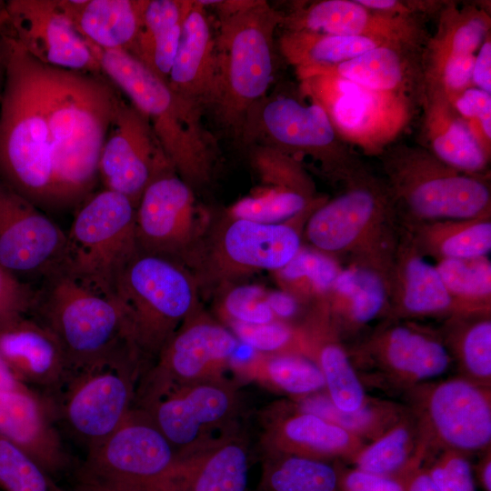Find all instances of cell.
<instances>
[{
    "instance_id": "obj_38",
    "label": "cell",
    "mask_w": 491,
    "mask_h": 491,
    "mask_svg": "<svg viewBox=\"0 0 491 491\" xmlns=\"http://www.w3.org/2000/svg\"><path fill=\"white\" fill-rule=\"evenodd\" d=\"M426 456L416 422L408 409L380 436L366 443L349 463L366 472L402 478L422 466Z\"/></svg>"
},
{
    "instance_id": "obj_29",
    "label": "cell",
    "mask_w": 491,
    "mask_h": 491,
    "mask_svg": "<svg viewBox=\"0 0 491 491\" xmlns=\"http://www.w3.org/2000/svg\"><path fill=\"white\" fill-rule=\"evenodd\" d=\"M425 47L386 43L311 75H332L368 90L406 96L421 105L425 89Z\"/></svg>"
},
{
    "instance_id": "obj_60",
    "label": "cell",
    "mask_w": 491,
    "mask_h": 491,
    "mask_svg": "<svg viewBox=\"0 0 491 491\" xmlns=\"http://www.w3.org/2000/svg\"><path fill=\"white\" fill-rule=\"evenodd\" d=\"M0 389L3 390H28L33 389L22 383L11 371L0 356Z\"/></svg>"
},
{
    "instance_id": "obj_54",
    "label": "cell",
    "mask_w": 491,
    "mask_h": 491,
    "mask_svg": "<svg viewBox=\"0 0 491 491\" xmlns=\"http://www.w3.org/2000/svg\"><path fill=\"white\" fill-rule=\"evenodd\" d=\"M338 491H406L402 479L346 467L335 462Z\"/></svg>"
},
{
    "instance_id": "obj_27",
    "label": "cell",
    "mask_w": 491,
    "mask_h": 491,
    "mask_svg": "<svg viewBox=\"0 0 491 491\" xmlns=\"http://www.w3.org/2000/svg\"><path fill=\"white\" fill-rule=\"evenodd\" d=\"M388 284L389 310L386 318L411 320L460 315L436 266L417 250L402 223Z\"/></svg>"
},
{
    "instance_id": "obj_6",
    "label": "cell",
    "mask_w": 491,
    "mask_h": 491,
    "mask_svg": "<svg viewBox=\"0 0 491 491\" xmlns=\"http://www.w3.org/2000/svg\"><path fill=\"white\" fill-rule=\"evenodd\" d=\"M200 292L191 271L169 258L137 252L124 268L114 297L125 311L129 346L144 372L201 306Z\"/></svg>"
},
{
    "instance_id": "obj_49",
    "label": "cell",
    "mask_w": 491,
    "mask_h": 491,
    "mask_svg": "<svg viewBox=\"0 0 491 491\" xmlns=\"http://www.w3.org/2000/svg\"><path fill=\"white\" fill-rule=\"evenodd\" d=\"M226 326L240 343L251 346L256 353H291L306 356L305 336L299 324L275 320L261 325L230 324Z\"/></svg>"
},
{
    "instance_id": "obj_4",
    "label": "cell",
    "mask_w": 491,
    "mask_h": 491,
    "mask_svg": "<svg viewBox=\"0 0 491 491\" xmlns=\"http://www.w3.org/2000/svg\"><path fill=\"white\" fill-rule=\"evenodd\" d=\"M5 32L8 58L0 108V179L44 212H55L53 150L31 57Z\"/></svg>"
},
{
    "instance_id": "obj_40",
    "label": "cell",
    "mask_w": 491,
    "mask_h": 491,
    "mask_svg": "<svg viewBox=\"0 0 491 491\" xmlns=\"http://www.w3.org/2000/svg\"><path fill=\"white\" fill-rule=\"evenodd\" d=\"M290 400L298 408L328 420L365 443L380 436L408 412L404 403L369 396L356 410L343 411L332 403L325 391Z\"/></svg>"
},
{
    "instance_id": "obj_12",
    "label": "cell",
    "mask_w": 491,
    "mask_h": 491,
    "mask_svg": "<svg viewBox=\"0 0 491 491\" xmlns=\"http://www.w3.org/2000/svg\"><path fill=\"white\" fill-rule=\"evenodd\" d=\"M347 350L364 387L391 396L442 376L453 364L439 330L412 320L385 318Z\"/></svg>"
},
{
    "instance_id": "obj_51",
    "label": "cell",
    "mask_w": 491,
    "mask_h": 491,
    "mask_svg": "<svg viewBox=\"0 0 491 491\" xmlns=\"http://www.w3.org/2000/svg\"><path fill=\"white\" fill-rule=\"evenodd\" d=\"M469 456L443 450L423 464L438 491H476Z\"/></svg>"
},
{
    "instance_id": "obj_11",
    "label": "cell",
    "mask_w": 491,
    "mask_h": 491,
    "mask_svg": "<svg viewBox=\"0 0 491 491\" xmlns=\"http://www.w3.org/2000/svg\"><path fill=\"white\" fill-rule=\"evenodd\" d=\"M291 222L261 224L227 215L209 225L185 266L197 280L200 290L210 287L219 291L256 272L275 273L303 246L300 231Z\"/></svg>"
},
{
    "instance_id": "obj_7",
    "label": "cell",
    "mask_w": 491,
    "mask_h": 491,
    "mask_svg": "<svg viewBox=\"0 0 491 491\" xmlns=\"http://www.w3.org/2000/svg\"><path fill=\"white\" fill-rule=\"evenodd\" d=\"M378 157L402 223L491 217L489 174L461 172L419 145H392Z\"/></svg>"
},
{
    "instance_id": "obj_10",
    "label": "cell",
    "mask_w": 491,
    "mask_h": 491,
    "mask_svg": "<svg viewBox=\"0 0 491 491\" xmlns=\"http://www.w3.org/2000/svg\"><path fill=\"white\" fill-rule=\"evenodd\" d=\"M135 208L119 193L103 188L92 194L75 211L60 270L114 297L120 274L138 252Z\"/></svg>"
},
{
    "instance_id": "obj_16",
    "label": "cell",
    "mask_w": 491,
    "mask_h": 491,
    "mask_svg": "<svg viewBox=\"0 0 491 491\" xmlns=\"http://www.w3.org/2000/svg\"><path fill=\"white\" fill-rule=\"evenodd\" d=\"M239 345L232 331L201 306L142 374L135 406H144L176 388L225 376Z\"/></svg>"
},
{
    "instance_id": "obj_59",
    "label": "cell",
    "mask_w": 491,
    "mask_h": 491,
    "mask_svg": "<svg viewBox=\"0 0 491 491\" xmlns=\"http://www.w3.org/2000/svg\"><path fill=\"white\" fill-rule=\"evenodd\" d=\"M479 455L480 458L473 467V473L483 491H491V448Z\"/></svg>"
},
{
    "instance_id": "obj_2",
    "label": "cell",
    "mask_w": 491,
    "mask_h": 491,
    "mask_svg": "<svg viewBox=\"0 0 491 491\" xmlns=\"http://www.w3.org/2000/svg\"><path fill=\"white\" fill-rule=\"evenodd\" d=\"M87 45L103 74L146 117L175 172L193 189L209 183L216 150L202 123L203 108L131 54Z\"/></svg>"
},
{
    "instance_id": "obj_32",
    "label": "cell",
    "mask_w": 491,
    "mask_h": 491,
    "mask_svg": "<svg viewBox=\"0 0 491 491\" xmlns=\"http://www.w3.org/2000/svg\"><path fill=\"white\" fill-rule=\"evenodd\" d=\"M215 82V35L205 6L194 1L183 22L167 83L179 95L205 108L213 103Z\"/></svg>"
},
{
    "instance_id": "obj_5",
    "label": "cell",
    "mask_w": 491,
    "mask_h": 491,
    "mask_svg": "<svg viewBox=\"0 0 491 491\" xmlns=\"http://www.w3.org/2000/svg\"><path fill=\"white\" fill-rule=\"evenodd\" d=\"M343 190L309 215L305 235L312 247L348 265L389 275L401 221L384 178L366 167L344 182Z\"/></svg>"
},
{
    "instance_id": "obj_3",
    "label": "cell",
    "mask_w": 491,
    "mask_h": 491,
    "mask_svg": "<svg viewBox=\"0 0 491 491\" xmlns=\"http://www.w3.org/2000/svg\"><path fill=\"white\" fill-rule=\"evenodd\" d=\"M219 6L215 35L216 82L211 108L241 135L251 108L266 97L276 72L275 32L282 14L265 1H204Z\"/></svg>"
},
{
    "instance_id": "obj_34",
    "label": "cell",
    "mask_w": 491,
    "mask_h": 491,
    "mask_svg": "<svg viewBox=\"0 0 491 491\" xmlns=\"http://www.w3.org/2000/svg\"><path fill=\"white\" fill-rule=\"evenodd\" d=\"M339 334H354L389 310V284L384 274L366 266L342 267L331 292L320 302Z\"/></svg>"
},
{
    "instance_id": "obj_23",
    "label": "cell",
    "mask_w": 491,
    "mask_h": 491,
    "mask_svg": "<svg viewBox=\"0 0 491 491\" xmlns=\"http://www.w3.org/2000/svg\"><path fill=\"white\" fill-rule=\"evenodd\" d=\"M262 454H285L349 463L366 444L328 420L298 408L290 399L273 402L259 415Z\"/></svg>"
},
{
    "instance_id": "obj_47",
    "label": "cell",
    "mask_w": 491,
    "mask_h": 491,
    "mask_svg": "<svg viewBox=\"0 0 491 491\" xmlns=\"http://www.w3.org/2000/svg\"><path fill=\"white\" fill-rule=\"evenodd\" d=\"M0 488L3 491H70L27 453L0 437Z\"/></svg>"
},
{
    "instance_id": "obj_57",
    "label": "cell",
    "mask_w": 491,
    "mask_h": 491,
    "mask_svg": "<svg viewBox=\"0 0 491 491\" xmlns=\"http://www.w3.org/2000/svg\"><path fill=\"white\" fill-rule=\"evenodd\" d=\"M400 479L406 491H438L424 465L413 468Z\"/></svg>"
},
{
    "instance_id": "obj_35",
    "label": "cell",
    "mask_w": 491,
    "mask_h": 491,
    "mask_svg": "<svg viewBox=\"0 0 491 491\" xmlns=\"http://www.w3.org/2000/svg\"><path fill=\"white\" fill-rule=\"evenodd\" d=\"M402 224L421 255L436 261L487 256L491 250V217Z\"/></svg>"
},
{
    "instance_id": "obj_26",
    "label": "cell",
    "mask_w": 491,
    "mask_h": 491,
    "mask_svg": "<svg viewBox=\"0 0 491 491\" xmlns=\"http://www.w3.org/2000/svg\"><path fill=\"white\" fill-rule=\"evenodd\" d=\"M56 420L52 397L35 389H0V437L27 453L52 476L72 466Z\"/></svg>"
},
{
    "instance_id": "obj_8",
    "label": "cell",
    "mask_w": 491,
    "mask_h": 491,
    "mask_svg": "<svg viewBox=\"0 0 491 491\" xmlns=\"http://www.w3.org/2000/svg\"><path fill=\"white\" fill-rule=\"evenodd\" d=\"M31 314L59 339L70 373L125 356H135L121 303L61 270L36 286Z\"/></svg>"
},
{
    "instance_id": "obj_15",
    "label": "cell",
    "mask_w": 491,
    "mask_h": 491,
    "mask_svg": "<svg viewBox=\"0 0 491 491\" xmlns=\"http://www.w3.org/2000/svg\"><path fill=\"white\" fill-rule=\"evenodd\" d=\"M143 368L133 356L71 372L54 401L56 417L87 447L114 433L135 407Z\"/></svg>"
},
{
    "instance_id": "obj_13",
    "label": "cell",
    "mask_w": 491,
    "mask_h": 491,
    "mask_svg": "<svg viewBox=\"0 0 491 491\" xmlns=\"http://www.w3.org/2000/svg\"><path fill=\"white\" fill-rule=\"evenodd\" d=\"M403 396L416 422L426 460L443 450L471 456L491 448V387L457 375L421 383Z\"/></svg>"
},
{
    "instance_id": "obj_62",
    "label": "cell",
    "mask_w": 491,
    "mask_h": 491,
    "mask_svg": "<svg viewBox=\"0 0 491 491\" xmlns=\"http://www.w3.org/2000/svg\"><path fill=\"white\" fill-rule=\"evenodd\" d=\"M7 22H8V14H7L6 5H5V8L2 12H0V33L4 30Z\"/></svg>"
},
{
    "instance_id": "obj_48",
    "label": "cell",
    "mask_w": 491,
    "mask_h": 491,
    "mask_svg": "<svg viewBox=\"0 0 491 491\" xmlns=\"http://www.w3.org/2000/svg\"><path fill=\"white\" fill-rule=\"evenodd\" d=\"M217 320L230 324L261 325L276 320L266 299V290L255 284L237 283L219 291Z\"/></svg>"
},
{
    "instance_id": "obj_41",
    "label": "cell",
    "mask_w": 491,
    "mask_h": 491,
    "mask_svg": "<svg viewBox=\"0 0 491 491\" xmlns=\"http://www.w3.org/2000/svg\"><path fill=\"white\" fill-rule=\"evenodd\" d=\"M440 11L438 30L426 45L423 64L447 55H476L490 35L489 12L477 5L457 8L450 3Z\"/></svg>"
},
{
    "instance_id": "obj_31",
    "label": "cell",
    "mask_w": 491,
    "mask_h": 491,
    "mask_svg": "<svg viewBox=\"0 0 491 491\" xmlns=\"http://www.w3.org/2000/svg\"><path fill=\"white\" fill-rule=\"evenodd\" d=\"M424 146L446 165L461 172L488 175L490 149L476 135L471 124L462 118L440 92L424 89Z\"/></svg>"
},
{
    "instance_id": "obj_50",
    "label": "cell",
    "mask_w": 491,
    "mask_h": 491,
    "mask_svg": "<svg viewBox=\"0 0 491 491\" xmlns=\"http://www.w3.org/2000/svg\"><path fill=\"white\" fill-rule=\"evenodd\" d=\"M253 164L264 180L274 188L290 189L315 196L314 185L300 161L276 149L258 145L252 154Z\"/></svg>"
},
{
    "instance_id": "obj_58",
    "label": "cell",
    "mask_w": 491,
    "mask_h": 491,
    "mask_svg": "<svg viewBox=\"0 0 491 491\" xmlns=\"http://www.w3.org/2000/svg\"><path fill=\"white\" fill-rule=\"evenodd\" d=\"M70 491H125L111 484L94 478L76 470Z\"/></svg>"
},
{
    "instance_id": "obj_30",
    "label": "cell",
    "mask_w": 491,
    "mask_h": 491,
    "mask_svg": "<svg viewBox=\"0 0 491 491\" xmlns=\"http://www.w3.org/2000/svg\"><path fill=\"white\" fill-rule=\"evenodd\" d=\"M301 326L306 357L315 362L325 380V392L340 410L353 411L368 396L351 362L348 350L326 307L316 303Z\"/></svg>"
},
{
    "instance_id": "obj_44",
    "label": "cell",
    "mask_w": 491,
    "mask_h": 491,
    "mask_svg": "<svg viewBox=\"0 0 491 491\" xmlns=\"http://www.w3.org/2000/svg\"><path fill=\"white\" fill-rule=\"evenodd\" d=\"M435 266L460 315L491 313V262L487 256L443 259Z\"/></svg>"
},
{
    "instance_id": "obj_20",
    "label": "cell",
    "mask_w": 491,
    "mask_h": 491,
    "mask_svg": "<svg viewBox=\"0 0 491 491\" xmlns=\"http://www.w3.org/2000/svg\"><path fill=\"white\" fill-rule=\"evenodd\" d=\"M242 407L239 382L225 376L176 388L138 408L181 450L237 423Z\"/></svg>"
},
{
    "instance_id": "obj_25",
    "label": "cell",
    "mask_w": 491,
    "mask_h": 491,
    "mask_svg": "<svg viewBox=\"0 0 491 491\" xmlns=\"http://www.w3.org/2000/svg\"><path fill=\"white\" fill-rule=\"evenodd\" d=\"M286 31L361 35L425 46L429 38L419 16L389 15L372 11L356 0H321L282 15Z\"/></svg>"
},
{
    "instance_id": "obj_18",
    "label": "cell",
    "mask_w": 491,
    "mask_h": 491,
    "mask_svg": "<svg viewBox=\"0 0 491 491\" xmlns=\"http://www.w3.org/2000/svg\"><path fill=\"white\" fill-rule=\"evenodd\" d=\"M210 223L199 211L193 188L175 172L165 174L146 187L136 205L138 252L185 265Z\"/></svg>"
},
{
    "instance_id": "obj_22",
    "label": "cell",
    "mask_w": 491,
    "mask_h": 491,
    "mask_svg": "<svg viewBox=\"0 0 491 491\" xmlns=\"http://www.w3.org/2000/svg\"><path fill=\"white\" fill-rule=\"evenodd\" d=\"M6 11L5 31L39 63L104 75L87 43L57 0H9Z\"/></svg>"
},
{
    "instance_id": "obj_21",
    "label": "cell",
    "mask_w": 491,
    "mask_h": 491,
    "mask_svg": "<svg viewBox=\"0 0 491 491\" xmlns=\"http://www.w3.org/2000/svg\"><path fill=\"white\" fill-rule=\"evenodd\" d=\"M173 171L146 117L124 98L100 154L103 188L126 196L136 206L154 180Z\"/></svg>"
},
{
    "instance_id": "obj_61",
    "label": "cell",
    "mask_w": 491,
    "mask_h": 491,
    "mask_svg": "<svg viewBox=\"0 0 491 491\" xmlns=\"http://www.w3.org/2000/svg\"><path fill=\"white\" fill-rule=\"evenodd\" d=\"M8 58V38L3 30L0 33V108L3 99V93L5 81L6 65Z\"/></svg>"
},
{
    "instance_id": "obj_42",
    "label": "cell",
    "mask_w": 491,
    "mask_h": 491,
    "mask_svg": "<svg viewBox=\"0 0 491 491\" xmlns=\"http://www.w3.org/2000/svg\"><path fill=\"white\" fill-rule=\"evenodd\" d=\"M256 491H338L334 463L285 454H264Z\"/></svg>"
},
{
    "instance_id": "obj_19",
    "label": "cell",
    "mask_w": 491,
    "mask_h": 491,
    "mask_svg": "<svg viewBox=\"0 0 491 491\" xmlns=\"http://www.w3.org/2000/svg\"><path fill=\"white\" fill-rule=\"evenodd\" d=\"M66 233L0 179V266L34 286L62 266Z\"/></svg>"
},
{
    "instance_id": "obj_14",
    "label": "cell",
    "mask_w": 491,
    "mask_h": 491,
    "mask_svg": "<svg viewBox=\"0 0 491 491\" xmlns=\"http://www.w3.org/2000/svg\"><path fill=\"white\" fill-rule=\"evenodd\" d=\"M301 83V91L324 107L346 144L377 157L421 106L408 97L374 92L332 75H311Z\"/></svg>"
},
{
    "instance_id": "obj_46",
    "label": "cell",
    "mask_w": 491,
    "mask_h": 491,
    "mask_svg": "<svg viewBox=\"0 0 491 491\" xmlns=\"http://www.w3.org/2000/svg\"><path fill=\"white\" fill-rule=\"evenodd\" d=\"M324 201L297 191L272 187L237 201L227 215L261 224H283L309 215Z\"/></svg>"
},
{
    "instance_id": "obj_52",
    "label": "cell",
    "mask_w": 491,
    "mask_h": 491,
    "mask_svg": "<svg viewBox=\"0 0 491 491\" xmlns=\"http://www.w3.org/2000/svg\"><path fill=\"white\" fill-rule=\"evenodd\" d=\"M451 105L462 118L471 124L482 142L490 147L491 94L471 85L456 95Z\"/></svg>"
},
{
    "instance_id": "obj_1",
    "label": "cell",
    "mask_w": 491,
    "mask_h": 491,
    "mask_svg": "<svg viewBox=\"0 0 491 491\" xmlns=\"http://www.w3.org/2000/svg\"><path fill=\"white\" fill-rule=\"evenodd\" d=\"M30 57L50 134L57 211L75 212L95 193L102 147L124 95L105 75Z\"/></svg>"
},
{
    "instance_id": "obj_43",
    "label": "cell",
    "mask_w": 491,
    "mask_h": 491,
    "mask_svg": "<svg viewBox=\"0 0 491 491\" xmlns=\"http://www.w3.org/2000/svg\"><path fill=\"white\" fill-rule=\"evenodd\" d=\"M342 267L337 259L314 247L302 246L284 267L275 272L281 289L302 304L323 302Z\"/></svg>"
},
{
    "instance_id": "obj_45",
    "label": "cell",
    "mask_w": 491,
    "mask_h": 491,
    "mask_svg": "<svg viewBox=\"0 0 491 491\" xmlns=\"http://www.w3.org/2000/svg\"><path fill=\"white\" fill-rule=\"evenodd\" d=\"M194 1L146 0L137 41L131 54L145 63L152 55L177 49L184 19Z\"/></svg>"
},
{
    "instance_id": "obj_56",
    "label": "cell",
    "mask_w": 491,
    "mask_h": 491,
    "mask_svg": "<svg viewBox=\"0 0 491 491\" xmlns=\"http://www.w3.org/2000/svg\"><path fill=\"white\" fill-rule=\"evenodd\" d=\"M472 85L491 94V39L488 35L475 57Z\"/></svg>"
},
{
    "instance_id": "obj_39",
    "label": "cell",
    "mask_w": 491,
    "mask_h": 491,
    "mask_svg": "<svg viewBox=\"0 0 491 491\" xmlns=\"http://www.w3.org/2000/svg\"><path fill=\"white\" fill-rule=\"evenodd\" d=\"M439 332L458 375L491 387V313L450 316Z\"/></svg>"
},
{
    "instance_id": "obj_33",
    "label": "cell",
    "mask_w": 491,
    "mask_h": 491,
    "mask_svg": "<svg viewBox=\"0 0 491 491\" xmlns=\"http://www.w3.org/2000/svg\"><path fill=\"white\" fill-rule=\"evenodd\" d=\"M87 43L105 51L132 54L146 0H57Z\"/></svg>"
},
{
    "instance_id": "obj_53",
    "label": "cell",
    "mask_w": 491,
    "mask_h": 491,
    "mask_svg": "<svg viewBox=\"0 0 491 491\" xmlns=\"http://www.w3.org/2000/svg\"><path fill=\"white\" fill-rule=\"evenodd\" d=\"M36 286L25 283L0 266V325L30 315Z\"/></svg>"
},
{
    "instance_id": "obj_37",
    "label": "cell",
    "mask_w": 491,
    "mask_h": 491,
    "mask_svg": "<svg viewBox=\"0 0 491 491\" xmlns=\"http://www.w3.org/2000/svg\"><path fill=\"white\" fill-rule=\"evenodd\" d=\"M389 42L361 35H321L285 31L279 40L280 51L300 79L353 59Z\"/></svg>"
},
{
    "instance_id": "obj_63",
    "label": "cell",
    "mask_w": 491,
    "mask_h": 491,
    "mask_svg": "<svg viewBox=\"0 0 491 491\" xmlns=\"http://www.w3.org/2000/svg\"><path fill=\"white\" fill-rule=\"evenodd\" d=\"M5 5L6 2L0 0V12H2L5 8Z\"/></svg>"
},
{
    "instance_id": "obj_28",
    "label": "cell",
    "mask_w": 491,
    "mask_h": 491,
    "mask_svg": "<svg viewBox=\"0 0 491 491\" xmlns=\"http://www.w3.org/2000/svg\"><path fill=\"white\" fill-rule=\"evenodd\" d=\"M0 356L22 383L53 394L59 392L70 373L57 336L31 315L0 325Z\"/></svg>"
},
{
    "instance_id": "obj_36",
    "label": "cell",
    "mask_w": 491,
    "mask_h": 491,
    "mask_svg": "<svg viewBox=\"0 0 491 491\" xmlns=\"http://www.w3.org/2000/svg\"><path fill=\"white\" fill-rule=\"evenodd\" d=\"M237 376L275 393L297 399L325 391V380L317 366L300 354H261L232 364Z\"/></svg>"
},
{
    "instance_id": "obj_17",
    "label": "cell",
    "mask_w": 491,
    "mask_h": 491,
    "mask_svg": "<svg viewBox=\"0 0 491 491\" xmlns=\"http://www.w3.org/2000/svg\"><path fill=\"white\" fill-rule=\"evenodd\" d=\"M175 456L147 414L135 406L114 433L87 450L77 471L125 491H161Z\"/></svg>"
},
{
    "instance_id": "obj_55",
    "label": "cell",
    "mask_w": 491,
    "mask_h": 491,
    "mask_svg": "<svg viewBox=\"0 0 491 491\" xmlns=\"http://www.w3.org/2000/svg\"><path fill=\"white\" fill-rule=\"evenodd\" d=\"M266 299L276 320L296 325L294 321L300 316L302 303L285 290L266 291Z\"/></svg>"
},
{
    "instance_id": "obj_9",
    "label": "cell",
    "mask_w": 491,
    "mask_h": 491,
    "mask_svg": "<svg viewBox=\"0 0 491 491\" xmlns=\"http://www.w3.org/2000/svg\"><path fill=\"white\" fill-rule=\"evenodd\" d=\"M306 95L308 101L303 99V94L263 98L248 112L241 135L247 142L299 161L308 156L330 178L344 183L365 165L338 135L324 107Z\"/></svg>"
},
{
    "instance_id": "obj_24",
    "label": "cell",
    "mask_w": 491,
    "mask_h": 491,
    "mask_svg": "<svg viewBox=\"0 0 491 491\" xmlns=\"http://www.w3.org/2000/svg\"><path fill=\"white\" fill-rule=\"evenodd\" d=\"M249 442L237 423L176 450L161 491H247Z\"/></svg>"
}]
</instances>
